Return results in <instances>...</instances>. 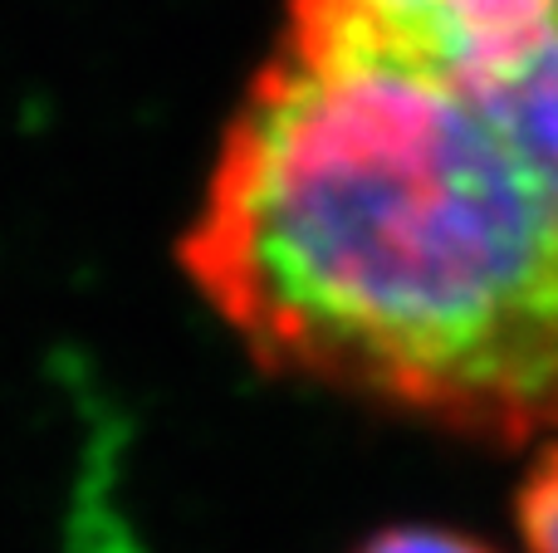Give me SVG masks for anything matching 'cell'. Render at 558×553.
<instances>
[{
    "label": "cell",
    "instance_id": "cell-2",
    "mask_svg": "<svg viewBox=\"0 0 558 553\" xmlns=\"http://www.w3.org/2000/svg\"><path fill=\"white\" fill-rule=\"evenodd\" d=\"M294 10L422 49H495L558 29V0H294Z\"/></svg>",
    "mask_w": 558,
    "mask_h": 553
},
{
    "label": "cell",
    "instance_id": "cell-1",
    "mask_svg": "<svg viewBox=\"0 0 558 553\" xmlns=\"http://www.w3.org/2000/svg\"><path fill=\"white\" fill-rule=\"evenodd\" d=\"M182 255L270 372L558 427V29L422 49L289 10Z\"/></svg>",
    "mask_w": 558,
    "mask_h": 553
},
{
    "label": "cell",
    "instance_id": "cell-4",
    "mask_svg": "<svg viewBox=\"0 0 558 553\" xmlns=\"http://www.w3.org/2000/svg\"><path fill=\"white\" fill-rule=\"evenodd\" d=\"M363 553H490L475 539L446 534V529H392V534H377Z\"/></svg>",
    "mask_w": 558,
    "mask_h": 553
},
{
    "label": "cell",
    "instance_id": "cell-3",
    "mask_svg": "<svg viewBox=\"0 0 558 553\" xmlns=\"http://www.w3.org/2000/svg\"><path fill=\"white\" fill-rule=\"evenodd\" d=\"M520 529L530 553H558V446L544 451L539 470L520 495Z\"/></svg>",
    "mask_w": 558,
    "mask_h": 553
}]
</instances>
